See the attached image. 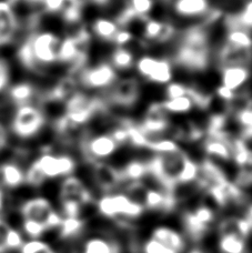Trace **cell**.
<instances>
[{"mask_svg": "<svg viewBox=\"0 0 252 253\" xmlns=\"http://www.w3.org/2000/svg\"><path fill=\"white\" fill-rule=\"evenodd\" d=\"M49 230L42 223L34 220H22L21 232L29 239H42Z\"/></svg>", "mask_w": 252, "mask_h": 253, "instance_id": "4dcf8cb0", "label": "cell"}, {"mask_svg": "<svg viewBox=\"0 0 252 253\" xmlns=\"http://www.w3.org/2000/svg\"><path fill=\"white\" fill-rule=\"evenodd\" d=\"M218 68L220 76L219 84L237 93L247 91V87L252 79V66L227 65Z\"/></svg>", "mask_w": 252, "mask_h": 253, "instance_id": "9a60e30c", "label": "cell"}, {"mask_svg": "<svg viewBox=\"0 0 252 253\" xmlns=\"http://www.w3.org/2000/svg\"><path fill=\"white\" fill-rule=\"evenodd\" d=\"M17 30V18L10 4L0 1V44L8 43Z\"/></svg>", "mask_w": 252, "mask_h": 253, "instance_id": "cb8c5ba5", "label": "cell"}, {"mask_svg": "<svg viewBox=\"0 0 252 253\" xmlns=\"http://www.w3.org/2000/svg\"><path fill=\"white\" fill-rule=\"evenodd\" d=\"M34 89L29 84H18L10 90V97L15 102L26 105V102L33 97Z\"/></svg>", "mask_w": 252, "mask_h": 253, "instance_id": "d6a6232c", "label": "cell"}, {"mask_svg": "<svg viewBox=\"0 0 252 253\" xmlns=\"http://www.w3.org/2000/svg\"><path fill=\"white\" fill-rule=\"evenodd\" d=\"M4 76H7V69L6 67H4L3 62L0 60V77H4Z\"/></svg>", "mask_w": 252, "mask_h": 253, "instance_id": "60d3db41", "label": "cell"}, {"mask_svg": "<svg viewBox=\"0 0 252 253\" xmlns=\"http://www.w3.org/2000/svg\"><path fill=\"white\" fill-rule=\"evenodd\" d=\"M120 25L115 18L99 17L93 20L91 25V31L99 39L106 42H112L115 36L120 30Z\"/></svg>", "mask_w": 252, "mask_h": 253, "instance_id": "4316f807", "label": "cell"}, {"mask_svg": "<svg viewBox=\"0 0 252 253\" xmlns=\"http://www.w3.org/2000/svg\"><path fill=\"white\" fill-rule=\"evenodd\" d=\"M120 143L114 138L111 132H103L80 140V150L88 164L107 161L115 156L120 149Z\"/></svg>", "mask_w": 252, "mask_h": 253, "instance_id": "52a82bcc", "label": "cell"}, {"mask_svg": "<svg viewBox=\"0 0 252 253\" xmlns=\"http://www.w3.org/2000/svg\"><path fill=\"white\" fill-rule=\"evenodd\" d=\"M230 112L240 131L239 137L245 141L252 140V97L244 92L240 94Z\"/></svg>", "mask_w": 252, "mask_h": 253, "instance_id": "e0dca14e", "label": "cell"}, {"mask_svg": "<svg viewBox=\"0 0 252 253\" xmlns=\"http://www.w3.org/2000/svg\"><path fill=\"white\" fill-rule=\"evenodd\" d=\"M94 205L99 214L123 227H128L133 221L140 219L146 212L141 203L132 200L124 191L117 190L102 193Z\"/></svg>", "mask_w": 252, "mask_h": 253, "instance_id": "6da1fadb", "label": "cell"}, {"mask_svg": "<svg viewBox=\"0 0 252 253\" xmlns=\"http://www.w3.org/2000/svg\"><path fill=\"white\" fill-rule=\"evenodd\" d=\"M102 107L103 103L98 99L74 93L67 101L65 117L71 125L79 128L91 120Z\"/></svg>", "mask_w": 252, "mask_h": 253, "instance_id": "8fae6325", "label": "cell"}, {"mask_svg": "<svg viewBox=\"0 0 252 253\" xmlns=\"http://www.w3.org/2000/svg\"><path fill=\"white\" fill-rule=\"evenodd\" d=\"M192 91L189 94H184V96L175 97V98H170V99H163L160 100L161 106L165 109V111L171 117V116H187L191 112L198 109L195 99L192 97Z\"/></svg>", "mask_w": 252, "mask_h": 253, "instance_id": "44dd1931", "label": "cell"}, {"mask_svg": "<svg viewBox=\"0 0 252 253\" xmlns=\"http://www.w3.org/2000/svg\"><path fill=\"white\" fill-rule=\"evenodd\" d=\"M189 253H204V252H201L200 250H192L191 252H189Z\"/></svg>", "mask_w": 252, "mask_h": 253, "instance_id": "b9f144b4", "label": "cell"}, {"mask_svg": "<svg viewBox=\"0 0 252 253\" xmlns=\"http://www.w3.org/2000/svg\"><path fill=\"white\" fill-rule=\"evenodd\" d=\"M7 207V198H6V191L0 189V218H3L4 212H6Z\"/></svg>", "mask_w": 252, "mask_h": 253, "instance_id": "74e56055", "label": "cell"}, {"mask_svg": "<svg viewBox=\"0 0 252 253\" xmlns=\"http://www.w3.org/2000/svg\"><path fill=\"white\" fill-rule=\"evenodd\" d=\"M8 143V132L3 125L0 123V151L3 150V148L7 146Z\"/></svg>", "mask_w": 252, "mask_h": 253, "instance_id": "8d00e7d4", "label": "cell"}, {"mask_svg": "<svg viewBox=\"0 0 252 253\" xmlns=\"http://www.w3.org/2000/svg\"><path fill=\"white\" fill-rule=\"evenodd\" d=\"M44 7L50 12H60L64 0H42Z\"/></svg>", "mask_w": 252, "mask_h": 253, "instance_id": "d590c367", "label": "cell"}, {"mask_svg": "<svg viewBox=\"0 0 252 253\" xmlns=\"http://www.w3.org/2000/svg\"><path fill=\"white\" fill-rule=\"evenodd\" d=\"M109 90V102L117 107L126 108V109L136 106L141 96L140 80L136 76L119 78L114 87Z\"/></svg>", "mask_w": 252, "mask_h": 253, "instance_id": "7c38bea8", "label": "cell"}, {"mask_svg": "<svg viewBox=\"0 0 252 253\" xmlns=\"http://www.w3.org/2000/svg\"><path fill=\"white\" fill-rule=\"evenodd\" d=\"M193 85L189 84L181 83V81L173 80L170 84L164 87V99H170L175 98L180 96H184V94H189L192 91Z\"/></svg>", "mask_w": 252, "mask_h": 253, "instance_id": "1f68e13d", "label": "cell"}, {"mask_svg": "<svg viewBox=\"0 0 252 253\" xmlns=\"http://www.w3.org/2000/svg\"><path fill=\"white\" fill-rule=\"evenodd\" d=\"M60 203L73 202L83 208L94 203V198L90 189L76 174L61 179L59 192H58Z\"/></svg>", "mask_w": 252, "mask_h": 253, "instance_id": "4fadbf2b", "label": "cell"}, {"mask_svg": "<svg viewBox=\"0 0 252 253\" xmlns=\"http://www.w3.org/2000/svg\"><path fill=\"white\" fill-rule=\"evenodd\" d=\"M150 237L179 253H183L187 249L186 238L178 230L168 227V225L155 227L150 233Z\"/></svg>", "mask_w": 252, "mask_h": 253, "instance_id": "d6986e66", "label": "cell"}, {"mask_svg": "<svg viewBox=\"0 0 252 253\" xmlns=\"http://www.w3.org/2000/svg\"><path fill=\"white\" fill-rule=\"evenodd\" d=\"M91 1L98 4V6H107L108 3H110L111 0H91Z\"/></svg>", "mask_w": 252, "mask_h": 253, "instance_id": "f35d334b", "label": "cell"}, {"mask_svg": "<svg viewBox=\"0 0 252 253\" xmlns=\"http://www.w3.org/2000/svg\"><path fill=\"white\" fill-rule=\"evenodd\" d=\"M179 36L177 25L170 19L149 17L141 21L140 35L138 42L142 46L150 44H166L172 42Z\"/></svg>", "mask_w": 252, "mask_h": 253, "instance_id": "ba28073f", "label": "cell"}, {"mask_svg": "<svg viewBox=\"0 0 252 253\" xmlns=\"http://www.w3.org/2000/svg\"><path fill=\"white\" fill-rule=\"evenodd\" d=\"M160 1H163V2H165V3H167V4H168V3L171 1V0H160Z\"/></svg>", "mask_w": 252, "mask_h": 253, "instance_id": "7bdbcfd3", "label": "cell"}, {"mask_svg": "<svg viewBox=\"0 0 252 253\" xmlns=\"http://www.w3.org/2000/svg\"><path fill=\"white\" fill-rule=\"evenodd\" d=\"M46 124V118L36 107L21 105L13 116L11 130L18 138L30 139L35 137Z\"/></svg>", "mask_w": 252, "mask_h": 253, "instance_id": "30bf717a", "label": "cell"}, {"mask_svg": "<svg viewBox=\"0 0 252 253\" xmlns=\"http://www.w3.org/2000/svg\"><path fill=\"white\" fill-rule=\"evenodd\" d=\"M11 228L4 218H0V253H9L7 250V238Z\"/></svg>", "mask_w": 252, "mask_h": 253, "instance_id": "e575fe53", "label": "cell"}, {"mask_svg": "<svg viewBox=\"0 0 252 253\" xmlns=\"http://www.w3.org/2000/svg\"><path fill=\"white\" fill-rule=\"evenodd\" d=\"M226 27H240L252 31V0H244L236 12L224 15Z\"/></svg>", "mask_w": 252, "mask_h": 253, "instance_id": "d4e9b609", "label": "cell"}, {"mask_svg": "<svg viewBox=\"0 0 252 253\" xmlns=\"http://www.w3.org/2000/svg\"><path fill=\"white\" fill-rule=\"evenodd\" d=\"M222 43L239 50L252 51V31L240 27H226Z\"/></svg>", "mask_w": 252, "mask_h": 253, "instance_id": "603a6c76", "label": "cell"}, {"mask_svg": "<svg viewBox=\"0 0 252 253\" xmlns=\"http://www.w3.org/2000/svg\"><path fill=\"white\" fill-rule=\"evenodd\" d=\"M123 7L137 20H145L152 17L157 7V0H125Z\"/></svg>", "mask_w": 252, "mask_h": 253, "instance_id": "83f0119b", "label": "cell"}, {"mask_svg": "<svg viewBox=\"0 0 252 253\" xmlns=\"http://www.w3.org/2000/svg\"><path fill=\"white\" fill-rule=\"evenodd\" d=\"M85 229V221L83 216H64L58 228L61 240H74L79 238Z\"/></svg>", "mask_w": 252, "mask_h": 253, "instance_id": "484cf974", "label": "cell"}, {"mask_svg": "<svg viewBox=\"0 0 252 253\" xmlns=\"http://www.w3.org/2000/svg\"><path fill=\"white\" fill-rule=\"evenodd\" d=\"M80 253H121V247L110 237L92 236L83 242Z\"/></svg>", "mask_w": 252, "mask_h": 253, "instance_id": "7402d4cb", "label": "cell"}, {"mask_svg": "<svg viewBox=\"0 0 252 253\" xmlns=\"http://www.w3.org/2000/svg\"><path fill=\"white\" fill-rule=\"evenodd\" d=\"M137 57V52L132 47H115L110 53L109 62L118 74H128L133 71Z\"/></svg>", "mask_w": 252, "mask_h": 253, "instance_id": "ffe728a7", "label": "cell"}, {"mask_svg": "<svg viewBox=\"0 0 252 253\" xmlns=\"http://www.w3.org/2000/svg\"><path fill=\"white\" fill-rule=\"evenodd\" d=\"M19 253H57L56 250L49 245L48 242L43 241L42 239H29L25 240L24 245L19 249Z\"/></svg>", "mask_w": 252, "mask_h": 253, "instance_id": "f546056e", "label": "cell"}, {"mask_svg": "<svg viewBox=\"0 0 252 253\" xmlns=\"http://www.w3.org/2000/svg\"><path fill=\"white\" fill-rule=\"evenodd\" d=\"M141 253H179L170 248L166 247L163 243L157 241L156 239L148 237L140 246Z\"/></svg>", "mask_w": 252, "mask_h": 253, "instance_id": "836d02e7", "label": "cell"}, {"mask_svg": "<svg viewBox=\"0 0 252 253\" xmlns=\"http://www.w3.org/2000/svg\"><path fill=\"white\" fill-rule=\"evenodd\" d=\"M175 66L171 57L156 56L152 53L138 55L133 72L139 80L155 85H167L174 80Z\"/></svg>", "mask_w": 252, "mask_h": 253, "instance_id": "7a4b0ae2", "label": "cell"}, {"mask_svg": "<svg viewBox=\"0 0 252 253\" xmlns=\"http://www.w3.org/2000/svg\"><path fill=\"white\" fill-rule=\"evenodd\" d=\"M59 44L57 36L51 33H40L21 48V60L28 67H33L37 62L51 63L58 60Z\"/></svg>", "mask_w": 252, "mask_h": 253, "instance_id": "3957f363", "label": "cell"}, {"mask_svg": "<svg viewBox=\"0 0 252 253\" xmlns=\"http://www.w3.org/2000/svg\"><path fill=\"white\" fill-rule=\"evenodd\" d=\"M217 221V211L210 203L204 202L182 214V224L187 237L193 241H200Z\"/></svg>", "mask_w": 252, "mask_h": 253, "instance_id": "5b68a950", "label": "cell"}, {"mask_svg": "<svg viewBox=\"0 0 252 253\" xmlns=\"http://www.w3.org/2000/svg\"><path fill=\"white\" fill-rule=\"evenodd\" d=\"M7 80H8V76L4 77H0V91L4 88V85L7 84Z\"/></svg>", "mask_w": 252, "mask_h": 253, "instance_id": "ab89813d", "label": "cell"}, {"mask_svg": "<svg viewBox=\"0 0 252 253\" xmlns=\"http://www.w3.org/2000/svg\"><path fill=\"white\" fill-rule=\"evenodd\" d=\"M40 174L48 180L64 179L75 174L77 170V161L70 155H58L50 150L43 151L42 155L30 162Z\"/></svg>", "mask_w": 252, "mask_h": 253, "instance_id": "277c9868", "label": "cell"}, {"mask_svg": "<svg viewBox=\"0 0 252 253\" xmlns=\"http://www.w3.org/2000/svg\"><path fill=\"white\" fill-rule=\"evenodd\" d=\"M19 213L22 220H34L44 224L48 230L58 229L62 214L53 208L50 200L44 197L29 198L21 203Z\"/></svg>", "mask_w": 252, "mask_h": 253, "instance_id": "8992f818", "label": "cell"}, {"mask_svg": "<svg viewBox=\"0 0 252 253\" xmlns=\"http://www.w3.org/2000/svg\"><path fill=\"white\" fill-rule=\"evenodd\" d=\"M26 183V170L17 161L0 164V189L15 190Z\"/></svg>", "mask_w": 252, "mask_h": 253, "instance_id": "ac0fdd59", "label": "cell"}, {"mask_svg": "<svg viewBox=\"0 0 252 253\" xmlns=\"http://www.w3.org/2000/svg\"><path fill=\"white\" fill-rule=\"evenodd\" d=\"M61 15L68 22H77L82 18L83 1L82 0H64Z\"/></svg>", "mask_w": 252, "mask_h": 253, "instance_id": "f1b7e54d", "label": "cell"}, {"mask_svg": "<svg viewBox=\"0 0 252 253\" xmlns=\"http://www.w3.org/2000/svg\"><path fill=\"white\" fill-rule=\"evenodd\" d=\"M119 80V74L109 61L100 62L98 65L84 70L82 75L83 84L87 88L94 90H109Z\"/></svg>", "mask_w": 252, "mask_h": 253, "instance_id": "5bb4252c", "label": "cell"}, {"mask_svg": "<svg viewBox=\"0 0 252 253\" xmlns=\"http://www.w3.org/2000/svg\"><path fill=\"white\" fill-rule=\"evenodd\" d=\"M168 7L175 19L202 25L215 8L212 0H171Z\"/></svg>", "mask_w": 252, "mask_h": 253, "instance_id": "9c48e42d", "label": "cell"}, {"mask_svg": "<svg viewBox=\"0 0 252 253\" xmlns=\"http://www.w3.org/2000/svg\"><path fill=\"white\" fill-rule=\"evenodd\" d=\"M92 180L102 193L116 191L124 184L123 175L119 168L108 164L107 161L91 164Z\"/></svg>", "mask_w": 252, "mask_h": 253, "instance_id": "2e32d148", "label": "cell"}]
</instances>
